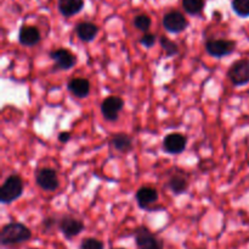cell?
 I'll return each instance as SVG.
<instances>
[{
  "instance_id": "6",
  "label": "cell",
  "mask_w": 249,
  "mask_h": 249,
  "mask_svg": "<svg viewBox=\"0 0 249 249\" xmlns=\"http://www.w3.org/2000/svg\"><path fill=\"white\" fill-rule=\"evenodd\" d=\"M228 78L235 87H242L249 83V60L240 59L231 63L228 70Z\"/></svg>"
},
{
  "instance_id": "8",
  "label": "cell",
  "mask_w": 249,
  "mask_h": 249,
  "mask_svg": "<svg viewBox=\"0 0 249 249\" xmlns=\"http://www.w3.org/2000/svg\"><path fill=\"white\" fill-rule=\"evenodd\" d=\"M124 105H125V102L123 98L118 95H109L105 98L101 103L102 116L108 122L117 121L119 119V114L124 109Z\"/></svg>"
},
{
  "instance_id": "21",
  "label": "cell",
  "mask_w": 249,
  "mask_h": 249,
  "mask_svg": "<svg viewBox=\"0 0 249 249\" xmlns=\"http://www.w3.org/2000/svg\"><path fill=\"white\" fill-rule=\"evenodd\" d=\"M133 26L135 27L136 29H139V31L146 33V32L150 31L151 26H152V20H151V17L148 16V15H136L133 20Z\"/></svg>"
},
{
  "instance_id": "20",
  "label": "cell",
  "mask_w": 249,
  "mask_h": 249,
  "mask_svg": "<svg viewBox=\"0 0 249 249\" xmlns=\"http://www.w3.org/2000/svg\"><path fill=\"white\" fill-rule=\"evenodd\" d=\"M182 7L185 12L191 16H196L204 9V0H182Z\"/></svg>"
},
{
  "instance_id": "27",
  "label": "cell",
  "mask_w": 249,
  "mask_h": 249,
  "mask_svg": "<svg viewBox=\"0 0 249 249\" xmlns=\"http://www.w3.org/2000/svg\"><path fill=\"white\" fill-rule=\"evenodd\" d=\"M112 249H125V248H112Z\"/></svg>"
},
{
  "instance_id": "22",
  "label": "cell",
  "mask_w": 249,
  "mask_h": 249,
  "mask_svg": "<svg viewBox=\"0 0 249 249\" xmlns=\"http://www.w3.org/2000/svg\"><path fill=\"white\" fill-rule=\"evenodd\" d=\"M231 9L237 16L247 19L249 17V0H232Z\"/></svg>"
},
{
  "instance_id": "24",
  "label": "cell",
  "mask_w": 249,
  "mask_h": 249,
  "mask_svg": "<svg viewBox=\"0 0 249 249\" xmlns=\"http://www.w3.org/2000/svg\"><path fill=\"white\" fill-rule=\"evenodd\" d=\"M57 225H58V219L56 216H53V215L44 217L43 221H41V227H43L44 232L53 231Z\"/></svg>"
},
{
  "instance_id": "17",
  "label": "cell",
  "mask_w": 249,
  "mask_h": 249,
  "mask_svg": "<svg viewBox=\"0 0 249 249\" xmlns=\"http://www.w3.org/2000/svg\"><path fill=\"white\" fill-rule=\"evenodd\" d=\"M167 187L174 195H181L189 190V180L182 173H173L167 182Z\"/></svg>"
},
{
  "instance_id": "16",
  "label": "cell",
  "mask_w": 249,
  "mask_h": 249,
  "mask_svg": "<svg viewBox=\"0 0 249 249\" xmlns=\"http://www.w3.org/2000/svg\"><path fill=\"white\" fill-rule=\"evenodd\" d=\"M109 143H111V145L113 146L117 151H119V153L122 154H128L134 149L133 138H131L128 133H124V132L114 133L113 136H112Z\"/></svg>"
},
{
  "instance_id": "25",
  "label": "cell",
  "mask_w": 249,
  "mask_h": 249,
  "mask_svg": "<svg viewBox=\"0 0 249 249\" xmlns=\"http://www.w3.org/2000/svg\"><path fill=\"white\" fill-rule=\"evenodd\" d=\"M156 41H157L156 34L150 33V32H146V33H143V36L141 37L139 42H140V44L142 46H145V48L147 49H151L156 44Z\"/></svg>"
},
{
  "instance_id": "3",
  "label": "cell",
  "mask_w": 249,
  "mask_h": 249,
  "mask_svg": "<svg viewBox=\"0 0 249 249\" xmlns=\"http://www.w3.org/2000/svg\"><path fill=\"white\" fill-rule=\"evenodd\" d=\"M134 238L139 249H164L163 239L143 225L136 227L134 231Z\"/></svg>"
},
{
  "instance_id": "26",
  "label": "cell",
  "mask_w": 249,
  "mask_h": 249,
  "mask_svg": "<svg viewBox=\"0 0 249 249\" xmlns=\"http://www.w3.org/2000/svg\"><path fill=\"white\" fill-rule=\"evenodd\" d=\"M71 137H72V133H71V132L62 131L58 133L57 139H58V142H61V143H67L68 141H71Z\"/></svg>"
},
{
  "instance_id": "10",
  "label": "cell",
  "mask_w": 249,
  "mask_h": 249,
  "mask_svg": "<svg viewBox=\"0 0 249 249\" xmlns=\"http://www.w3.org/2000/svg\"><path fill=\"white\" fill-rule=\"evenodd\" d=\"M49 56L53 60V67L58 71H68L77 65V56L72 51L65 48H58L51 50Z\"/></svg>"
},
{
  "instance_id": "19",
  "label": "cell",
  "mask_w": 249,
  "mask_h": 249,
  "mask_svg": "<svg viewBox=\"0 0 249 249\" xmlns=\"http://www.w3.org/2000/svg\"><path fill=\"white\" fill-rule=\"evenodd\" d=\"M160 44L162 46V49L164 50L167 58H172V56H177L180 53V49L178 43H175L174 41H172L170 38H168L167 36H160Z\"/></svg>"
},
{
  "instance_id": "15",
  "label": "cell",
  "mask_w": 249,
  "mask_h": 249,
  "mask_svg": "<svg viewBox=\"0 0 249 249\" xmlns=\"http://www.w3.org/2000/svg\"><path fill=\"white\" fill-rule=\"evenodd\" d=\"M99 31L100 29L97 27V24L89 21L79 22L75 26V34H77V37L82 42H87V43H90V42L94 41L97 37Z\"/></svg>"
},
{
  "instance_id": "5",
  "label": "cell",
  "mask_w": 249,
  "mask_h": 249,
  "mask_svg": "<svg viewBox=\"0 0 249 249\" xmlns=\"http://www.w3.org/2000/svg\"><path fill=\"white\" fill-rule=\"evenodd\" d=\"M57 228L66 239H72L85 229L84 222L73 215L65 214L58 219Z\"/></svg>"
},
{
  "instance_id": "7",
  "label": "cell",
  "mask_w": 249,
  "mask_h": 249,
  "mask_svg": "<svg viewBox=\"0 0 249 249\" xmlns=\"http://www.w3.org/2000/svg\"><path fill=\"white\" fill-rule=\"evenodd\" d=\"M34 178L36 186L45 192H55L60 186L57 172L51 167L36 168Z\"/></svg>"
},
{
  "instance_id": "4",
  "label": "cell",
  "mask_w": 249,
  "mask_h": 249,
  "mask_svg": "<svg viewBox=\"0 0 249 249\" xmlns=\"http://www.w3.org/2000/svg\"><path fill=\"white\" fill-rule=\"evenodd\" d=\"M237 43L232 39H221V38H212L208 39L204 44L206 51L211 56L216 59L225 58L231 55L236 50Z\"/></svg>"
},
{
  "instance_id": "2",
  "label": "cell",
  "mask_w": 249,
  "mask_h": 249,
  "mask_svg": "<svg viewBox=\"0 0 249 249\" xmlns=\"http://www.w3.org/2000/svg\"><path fill=\"white\" fill-rule=\"evenodd\" d=\"M24 183L21 176L16 175V173L7 176L6 180L2 182L1 187H0V202L5 205L11 204L15 200L22 197Z\"/></svg>"
},
{
  "instance_id": "13",
  "label": "cell",
  "mask_w": 249,
  "mask_h": 249,
  "mask_svg": "<svg viewBox=\"0 0 249 249\" xmlns=\"http://www.w3.org/2000/svg\"><path fill=\"white\" fill-rule=\"evenodd\" d=\"M41 41L40 31L36 26L22 24L18 31V43L23 46H34Z\"/></svg>"
},
{
  "instance_id": "1",
  "label": "cell",
  "mask_w": 249,
  "mask_h": 249,
  "mask_svg": "<svg viewBox=\"0 0 249 249\" xmlns=\"http://www.w3.org/2000/svg\"><path fill=\"white\" fill-rule=\"evenodd\" d=\"M32 231L28 226L18 221H12L4 225L0 232V243L2 247L16 246L26 243L32 238Z\"/></svg>"
},
{
  "instance_id": "23",
  "label": "cell",
  "mask_w": 249,
  "mask_h": 249,
  "mask_svg": "<svg viewBox=\"0 0 249 249\" xmlns=\"http://www.w3.org/2000/svg\"><path fill=\"white\" fill-rule=\"evenodd\" d=\"M80 249H105V244L101 239L87 237L80 242Z\"/></svg>"
},
{
  "instance_id": "12",
  "label": "cell",
  "mask_w": 249,
  "mask_h": 249,
  "mask_svg": "<svg viewBox=\"0 0 249 249\" xmlns=\"http://www.w3.org/2000/svg\"><path fill=\"white\" fill-rule=\"evenodd\" d=\"M158 198H160L158 190L150 186H142L135 193L136 203H138L139 208L143 210H150L151 205L158 202Z\"/></svg>"
},
{
  "instance_id": "18",
  "label": "cell",
  "mask_w": 249,
  "mask_h": 249,
  "mask_svg": "<svg viewBox=\"0 0 249 249\" xmlns=\"http://www.w3.org/2000/svg\"><path fill=\"white\" fill-rule=\"evenodd\" d=\"M57 9L63 17H72L84 9V0H57Z\"/></svg>"
},
{
  "instance_id": "9",
  "label": "cell",
  "mask_w": 249,
  "mask_h": 249,
  "mask_svg": "<svg viewBox=\"0 0 249 249\" xmlns=\"http://www.w3.org/2000/svg\"><path fill=\"white\" fill-rule=\"evenodd\" d=\"M162 24L165 31L178 34L187 29L190 22L184 14H181L178 10H172L163 16Z\"/></svg>"
},
{
  "instance_id": "11",
  "label": "cell",
  "mask_w": 249,
  "mask_h": 249,
  "mask_svg": "<svg viewBox=\"0 0 249 249\" xmlns=\"http://www.w3.org/2000/svg\"><path fill=\"white\" fill-rule=\"evenodd\" d=\"M163 150L170 155H179L187 146V137L179 132H172L163 138Z\"/></svg>"
},
{
  "instance_id": "14",
  "label": "cell",
  "mask_w": 249,
  "mask_h": 249,
  "mask_svg": "<svg viewBox=\"0 0 249 249\" xmlns=\"http://www.w3.org/2000/svg\"><path fill=\"white\" fill-rule=\"evenodd\" d=\"M67 89L74 97L79 98V99H85V98L89 97L90 90H91V84H90V81L87 80V78L77 77L72 78L67 83Z\"/></svg>"
}]
</instances>
